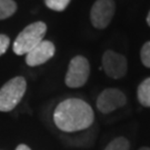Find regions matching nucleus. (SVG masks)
Segmentation results:
<instances>
[{
	"mask_svg": "<svg viewBox=\"0 0 150 150\" xmlns=\"http://www.w3.org/2000/svg\"><path fill=\"white\" fill-rule=\"evenodd\" d=\"M17 10V5L13 0H0V20L11 17Z\"/></svg>",
	"mask_w": 150,
	"mask_h": 150,
	"instance_id": "9d476101",
	"label": "nucleus"
},
{
	"mask_svg": "<svg viewBox=\"0 0 150 150\" xmlns=\"http://www.w3.org/2000/svg\"><path fill=\"white\" fill-rule=\"evenodd\" d=\"M127 97L117 88H108L101 91L97 98V108L101 113H110L126 105Z\"/></svg>",
	"mask_w": 150,
	"mask_h": 150,
	"instance_id": "0eeeda50",
	"label": "nucleus"
},
{
	"mask_svg": "<svg viewBox=\"0 0 150 150\" xmlns=\"http://www.w3.org/2000/svg\"><path fill=\"white\" fill-rule=\"evenodd\" d=\"M90 75V64L86 57L76 56L70 60L64 82L69 88H80L86 85Z\"/></svg>",
	"mask_w": 150,
	"mask_h": 150,
	"instance_id": "20e7f679",
	"label": "nucleus"
},
{
	"mask_svg": "<svg viewBox=\"0 0 150 150\" xmlns=\"http://www.w3.org/2000/svg\"><path fill=\"white\" fill-rule=\"evenodd\" d=\"M140 59L145 67L150 68V41L144 43L140 50Z\"/></svg>",
	"mask_w": 150,
	"mask_h": 150,
	"instance_id": "ddd939ff",
	"label": "nucleus"
},
{
	"mask_svg": "<svg viewBox=\"0 0 150 150\" xmlns=\"http://www.w3.org/2000/svg\"><path fill=\"white\" fill-rule=\"evenodd\" d=\"M116 12L113 0H97L90 10V21L96 29H105L111 22Z\"/></svg>",
	"mask_w": 150,
	"mask_h": 150,
	"instance_id": "39448f33",
	"label": "nucleus"
},
{
	"mask_svg": "<svg viewBox=\"0 0 150 150\" xmlns=\"http://www.w3.org/2000/svg\"><path fill=\"white\" fill-rule=\"evenodd\" d=\"M54 51H56V48L54 43L48 40H42L26 54V64L30 67H36V66L46 64L49 59H51L54 56Z\"/></svg>",
	"mask_w": 150,
	"mask_h": 150,
	"instance_id": "6e6552de",
	"label": "nucleus"
},
{
	"mask_svg": "<svg viewBox=\"0 0 150 150\" xmlns=\"http://www.w3.org/2000/svg\"><path fill=\"white\" fill-rule=\"evenodd\" d=\"M27 82L23 77H15L0 89V111H11L26 93Z\"/></svg>",
	"mask_w": 150,
	"mask_h": 150,
	"instance_id": "7ed1b4c3",
	"label": "nucleus"
},
{
	"mask_svg": "<svg viewBox=\"0 0 150 150\" xmlns=\"http://www.w3.org/2000/svg\"><path fill=\"white\" fill-rule=\"evenodd\" d=\"M95 120L90 105L78 98L61 101L54 109V125L64 132H76L88 129Z\"/></svg>",
	"mask_w": 150,
	"mask_h": 150,
	"instance_id": "f257e3e1",
	"label": "nucleus"
},
{
	"mask_svg": "<svg viewBox=\"0 0 150 150\" xmlns=\"http://www.w3.org/2000/svg\"><path fill=\"white\" fill-rule=\"evenodd\" d=\"M9 43H10L9 37H7L6 35H0V56L7 51V49L9 47Z\"/></svg>",
	"mask_w": 150,
	"mask_h": 150,
	"instance_id": "4468645a",
	"label": "nucleus"
},
{
	"mask_svg": "<svg viewBox=\"0 0 150 150\" xmlns=\"http://www.w3.org/2000/svg\"><path fill=\"white\" fill-rule=\"evenodd\" d=\"M16 150H31L28 146L26 145H19L18 147H17V149Z\"/></svg>",
	"mask_w": 150,
	"mask_h": 150,
	"instance_id": "2eb2a0df",
	"label": "nucleus"
},
{
	"mask_svg": "<svg viewBox=\"0 0 150 150\" xmlns=\"http://www.w3.org/2000/svg\"><path fill=\"white\" fill-rule=\"evenodd\" d=\"M147 23H148V26L150 27V11L148 12V15H147Z\"/></svg>",
	"mask_w": 150,
	"mask_h": 150,
	"instance_id": "dca6fc26",
	"label": "nucleus"
},
{
	"mask_svg": "<svg viewBox=\"0 0 150 150\" xmlns=\"http://www.w3.org/2000/svg\"><path fill=\"white\" fill-rule=\"evenodd\" d=\"M102 68L106 75L112 79H120L126 76L128 70L127 58L113 50H107L102 54Z\"/></svg>",
	"mask_w": 150,
	"mask_h": 150,
	"instance_id": "423d86ee",
	"label": "nucleus"
},
{
	"mask_svg": "<svg viewBox=\"0 0 150 150\" xmlns=\"http://www.w3.org/2000/svg\"><path fill=\"white\" fill-rule=\"evenodd\" d=\"M46 32H47V25L45 22L37 21L30 23L16 38L12 46L13 52L18 56L27 54L38 43L42 41Z\"/></svg>",
	"mask_w": 150,
	"mask_h": 150,
	"instance_id": "f03ea898",
	"label": "nucleus"
},
{
	"mask_svg": "<svg viewBox=\"0 0 150 150\" xmlns=\"http://www.w3.org/2000/svg\"><path fill=\"white\" fill-rule=\"evenodd\" d=\"M137 97L141 106L147 108L150 107V77L141 81V83L138 86Z\"/></svg>",
	"mask_w": 150,
	"mask_h": 150,
	"instance_id": "1a4fd4ad",
	"label": "nucleus"
},
{
	"mask_svg": "<svg viewBox=\"0 0 150 150\" xmlns=\"http://www.w3.org/2000/svg\"><path fill=\"white\" fill-rule=\"evenodd\" d=\"M71 0H45V4L49 9L54 11H64L69 6Z\"/></svg>",
	"mask_w": 150,
	"mask_h": 150,
	"instance_id": "f8f14e48",
	"label": "nucleus"
},
{
	"mask_svg": "<svg viewBox=\"0 0 150 150\" xmlns=\"http://www.w3.org/2000/svg\"><path fill=\"white\" fill-rule=\"evenodd\" d=\"M130 149V144L128 139H126L125 137H118L112 141H110V144L106 147L105 150H129Z\"/></svg>",
	"mask_w": 150,
	"mask_h": 150,
	"instance_id": "9b49d317",
	"label": "nucleus"
},
{
	"mask_svg": "<svg viewBox=\"0 0 150 150\" xmlns=\"http://www.w3.org/2000/svg\"><path fill=\"white\" fill-rule=\"evenodd\" d=\"M139 150H150V148H148V147H142V148H140Z\"/></svg>",
	"mask_w": 150,
	"mask_h": 150,
	"instance_id": "f3484780",
	"label": "nucleus"
}]
</instances>
